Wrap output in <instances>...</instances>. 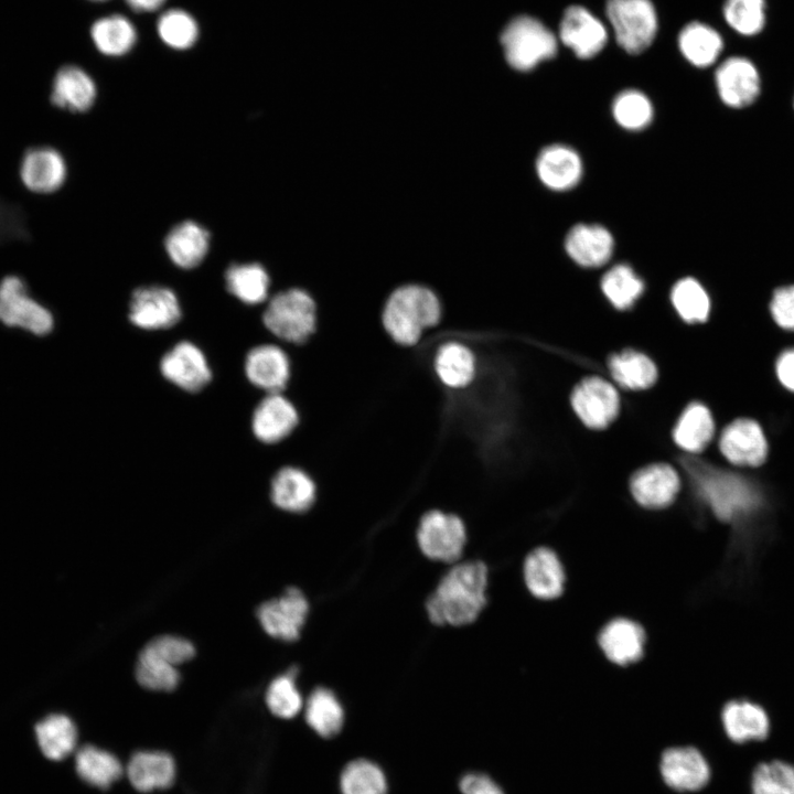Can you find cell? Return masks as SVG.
<instances>
[{"instance_id":"6da1fadb","label":"cell","mask_w":794,"mask_h":794,"mask_svg":"<svg viewBox=\"0 0 794 794\" xmlns=\"http://www.w3.org/2000/svg\"><path fill=\"white\" fill-rule=\"evenodd\" d=\"M684 468L697 498L722 523L751 516L764 504L757 474H742L695 457L687 458Z\"/></svg>"},{"instance_id":"7a4b0ae2","label":"cell","mask_w":794,"mask_h":794,"mask_svg":"<svg viewBox=\"0 0 794 794\" xmlns=\"http://www.w3.org/2000/svg\"><path fill=\"white\" fill-rule=\"evenodd\" d=\"M487 582L489 571L483 561L452 567L426 602L429 620L436 625L472 623L486 605Z\"/></svg>"},{"instance_id":"3957f363","label":"cell","mask_w":794,"mask_h":794,"mask_svg":"<svg viewBox=\"0 0 794 794\" xmlns=\"http://www.w3.org/2000/svg\"><path fill=\"white\" fill-rule=\"evenodd\" d=\"M443 307L430 288L408 283L394 289L383 303L380 322L388 337L399 346L415 347L442 321Z\"/></svg>"},{"instance_id":"277c9868","label":"cell","mask_w":794,"mask_h":794,"mask_svg":"<svg viewBox=\"0 0 794 794\" xmlns=\"http://www.w3.org/2000/svg\"><path fill=\"white\" fill-rule=\"evenodd\" d=\"M262 322L277 339L304 345L316 332L318 305L305 290L288 289L272 297L262 314Z\"/></svg>"},{"instance_id":"5b68a950","label":"cell","mask_w":794,"mask_h":794,"mask_svg":"<svg viewBox=\"0 0 794 794\" xmlns=\"http://www.w3.org/2000/svg\"><path fill=\"white\" fill-rule=\"evenodd\" d=\"M569 406L584 428L597 432L615 423L623 407L619 388L599 374L586 375L573 384Z\"/></svg>"},{"instance_id":"8992f818","label":"cell","mask_w":794,"mask_h":794,"mask_svg":"<svg viewBox=\"0 0 794 794\" xmlns=\"http://www.w3.org/2000/svg\"><path fill=\"white\" fill-rule=\"evenodd\" d=\"M507 63L517 71H530L552 58L558 42L555 34L539 20L521 15L513 19L501 35Z\"/></svg>"},{"instance_id":"52a82bcc","label":"cell","mask_w":794,"mask_h":794,"mask_svg":"<svg viewBox=\"0 0 794 794\" xmlns=\"http://www.w3.org/2000/svg\"><path fill=\"white\" fill-rule=\"evenodd\" d=\"M0 322L36 336H45L54 329V315L30 292L26 282L17 275L0 281Z\"/></svg>"},{"instance_id":"ba28073f","label":"cell","mask_w":794,"mask_h":794,"mask_svg":"<svg viewBox=\"0 0 794 794\" xmlns=\"http://www.w3.org/2000/svg\"><path fill=\"white\" fill-rule=\"evenodd\" d=\"M678 469L665 461H652L635 469L627 480V491L640 508L662 512L675 504L683 490Z\"/></svg>"},{"instance_id":"9c48e42d","label":"cell","mask_w":794,"mask_h":794,"mask_svg":"<svg viewBox=\"0 0 794 794\" xmlns=\"http://www.w3.org/2000/svg\"><path fill=\"white\" fill-rule=\"evenodd\" d=\"M607 17L618 44L630 54H639L653 42L657 15L651 0H608Z\"/></svg>"},{"instance_id":"30bf717a","label":"cell","mask_w":794,"mask_h":794,"mask_svg":"<svg viewBox=\"0 0 794 794\" xmlns=\"http://www.w3.org/2000/svg\"><path fill=\"white\" fill-rule=\"evenodd\" d=\"M717 451L722 461L736 469L755 470L768 460L769 441L760 422L738 417L720 429Z\"/></svg>"},{"instance_id":"8fae6325","label":"cell","mask_w":794,"mask_h":794,"mask_svg":"<svg viewBox=\"0 0 794 794\" xmlns=\"http://www.w3.org/2000/svg\"><path fill=\"white\" fill-rule=\"evenodd\" d=\"M417 541L428 558L453 562L460 558L466 541L465 525L457 514L427 511L418 524Z\"/></svg>"},{"instance_id":"7c38bea8","label":"cell","mask_w":794,"mask_h":794,"mask_svg":"<svg viewBox=\"0 0 794 794\" xmlns=\"http://www.w3.org/2000/svg\"><path fill=\"white\" fill-rule=\"evenodd\" d=\"M596 643L607 662L625 668L639 663L644 657L647 633L637 620L618 615L608 620L599 629Z\"/></svg>"},{"instance_id":"4fadbf2b","label":"cell","mask_w":794,"mask_h":794,"mask_svg":"<svg viewBox=\"0 0 794 794\" xmlns=\"http://www.w3.org/2000/svg\"><path fill=\"white\" fill-rule=\"evenodd\" d=\"M522 580L534 599L555 601L564 594L567 587L566 566L552 547L537 545L523 559Z\"/></svg>"},{"instance_id":"5bb4252c","label":"cell","mask_w":794,"mask_h":794,"mask_svg":"<svg viewBox=\"0 0 794 794\" xmlns=\"http://www.w3.org/2000/svg\"><path fill=\"white\" fill-rule=\"evenodd\" d=\"M431 365L438 382L451 391L471 387L479 373V358L474 348L454 336H441Z\"/></svg>"},{"instance_id":"9a60e30c","label":"cell","mask_w":794,"mask_h":794,"mask_svg":"<svg viewBox=\"0 0 794 794\" xmlns=\"http://www.w3.org/2000/svg\"><path fill=\"white\" fill-rule=\"evenodd\" d=\"M721 101L734 109L751 106L760 96L761 77L754 63L743 56L726 58L715 74Z\"/></svg>"},{"instance_id":"2e32d148","label":"cell","mask_w":794,"mask_h":794,"mask_svg":"<svg viewBox=\"0 0 794 794\" xmlns=\"http://www.w3.org/2000/svg\"><path fill=\"white\" fill-rule=\"evenodd\" d=\"M309 612V603L297 588H288L283 596L264 602L257 609V618L265 632L286 642L299 639Z\"/></svg>"},{"instance_id":"e0dca14e","label":"cell","mask_w":794,"mask_h":794,"mask_svg":"<svg viewBox=\"0 0 794 794\" xmlns=\"http://www.w3.org/2000/svg\"><path fill=\"white\" fill-rule=\"evenodd\" d=\"M717 428L711 408L701 400H690L673 422L672 442L690 457L699 455L712 444Z\"/></svg>"},{"instance_id":"ac0fdd59","label":"cell","mask_w":794,"mask_h":794,"mask_svg":"<svg viewBox=\"0 0 794 794\" xmlns=\"http://www.w3.org/2000/svg\"><path fill=\"white\" fill-rule=\"evenodd\" d=\"M659 772L664 783L677 792L699 791L710 779L707 760L690 745L665 749L659 760Z\"/></svg>"},{"instance_id":"d6986e66","label":"cell","mask_w":794,"mask_h":794,"mask_svg":"<svg viewBox=\"0 0 794 794\" xmlns=\"http://www.w3.org/2000/svg\"><path fill=\"white\" fill-rule=\"evenodd\" d=\"M129 319L141 329H169L181 319V308L172 290L159 286L141 287L132 293Z\"/></svg>"},{"instance_id":"ffe728a7","label":"cell","mask_w":794,"mask_h":794,"mask_svg":"<svg viewBox=\"0 0 794 794\" xmlns=\"http://www.w3.org/2000/svg\"><path fill=\"white\" fill-rule=\"evenodd\" d=\"M608 375L618 388L631 393L652 389L659 380V367L641 348L624 347L607 358Z\"/></svg>"},{"instance_id":"44dd1931","label":"cell","mask_w":794,"mask_h":794,"mask_svg":"<svg viewBox=\"0 0 794 794\" xmlns=\"http://www.w3.org/2000/svg\"><path fill=\"white\" fill-rule=\"evenodd\" d=\"M559 37L579 58L587 60L601 52L607 44L608 32L588 9L571 6L560 21Z\"/></svg>"},{"instance_id":"7402d4cb","label":"cell","mask_w":794,"mask_h":794,"mask_svg":"<svg viewBox=\"0 0 794 794\" xmlns=\"http://www.w3.org/2000/svg\"><path fill=\"white\" fill-rule=\"evenodd\" d=\"M19 174L29 191L49 194L64 184L67 167L60 151L49 146H36L23 153Z\"/></svg>"},{"instance_id":"603a6c76","label":"cell","mask_w":794,"mask_h":794,"mask_svg":"<svg viewBox=\"0 0 794 794\" xmlns=\"http://www.w3.org/2000/svg\"><path fill=\"white\" fill-rule=\"evenodd\" d=\"M299 425L298 408L282 393L267 394L257 405L251 420L256 438L268 444L287 439Z\"/></svg>"},{"instance_id":"cb8c5ba5","label":"cell","mask_w":794,"mask_h":794,"mask_svg":"<svg viewBox=\"0 0 794 794\" xmlns=\"http://www.w3.org/2000/svg\"><path fill=\"white\" fill-rule=\"evenodd\" d=\"M160 369L168 380L190 393L201 390L212 378L203 352L186 341L178 343L165 353Z\"/></svg>"},{"instance_id":"d4e9b609","label":"cell","mask_w":794,"mask_h":794,"mask_svg":"<svg viewBox=\"0 0 794 794\" xmlns=\"http://www.w3.org/2000/svg\"><path fill=\"white\" fill-rule=\"evenodd\" d=\"M245 372L249 382L267 394L282 393L291 379V361L280 346L262 344L247 354Z\"/></svg>"},{"instance_id":"484cf974","label":"cell","mask_w":794,"mask_h":794,"mask_svg":"<svg viewBox=\"0 0 794 794\" xmlns=\"http://www.w3.org/2000/svg\"><path fill=\"white\" fill-rule=\"evenodd\" d=\"M272 503L282 511L305 513L316 502L318 484L300 466L286 465L273 475L270 486Z\"/></svg>"},{"instance_id":"4316f807","label":"cell","mask_w":794,"mask_h":794,"mask_svg":"<svg viewBox=\"0 0 794 794\" xmlns=\"http://www.w3.org/2000/svg\"><path fill=\"white\" fill-rule=\"evenodd\" d=\"M566 251L579 266L597 268L609 261L613 253V237L597 224H578L566 236Z\"/></svg>"},{"instance_id":"83f0119b","label":"cell","mask_w":794,"mask_h":794,"mask_svg":"<svg viewBox=\"0 0 794 794\" xmlns=\"http://www.w3.org/2000/svg\"><path fill=\"white\" fill-rule=\"evenodd\" d=\"M536 170L545 186L554 191H567L579 183L582 162L572 148L551 144L538 154Z\"/></svg>"},{"instance_id":"f1b7e54d","label":"cell","mask_w":794,"mask_h":794,"mask_svg":"<svg viewBox=\"0 0 794 794\" xmlns=\"http://www.w3.org/2000/svg\"><path fill=\"white\" fill-rule=\"evenodd\" d=\"M96 94V85L84 69L65 65L54 76L50 99L61 109L83 112L93 106Z\"/></svg>"},{"instance_id":"f546056e","label":"cell","mask_w":794,"mask_h":794,"mask_svg":"<svg viewBox=\"0 0 794 794\" xmlns=\"http://www.w3.org/2000/svg\"><path fill=\"white\" fill-rule=\"evenodd\" d=\"M721 722L728 738L738 743L763 740L770 730L765 710L748 700H730L725 704Z\"/></svg>"},{"instance_id":"4dcf8cb0","label":"cell","mask_w":794,"mask_h":794,"mask_svg":"<svg viewBox=\"0 0 794 794\" xmlns=\"http://www.w3.org/2000/svg\"><path fill=\"white\" fill-rule=\"evenodd\" d=\"M127 776L139 792L167 788L175 779L173 758L161 751H140L127 764Z\"/></svg>"},{"instance_id":"1f68e13d","label":"cell","mask_w":794,"mask_h":794,"mask_svg":"<svg viewBox=\"0 0 794 794\" xmlns=\"http://www.w3.org/2000/svg\"><path fill=\"white\" fill-rule=\"evenodd\" d=\"M210 244L205 228L192 221L174 226L165 238V249L179 267L190 269L201 264Z\"/></svg>"},{"instance_id":"d6a6232c","label":"cell","mask_w":794,"mask_h":794,"mask_svg":"<svg viewBox=\"0 0 794 794\" xmlns=\"http://www.w3.org/2000/svg\"><path fill=\"white\" fill-rule=\"evenodd\" d=\"M678 47L690 64L705 68L717 62L723 50V40L712 26L695 21L682 29Z\"/></svg>"},{"instance_id":"836d02e7","label":"cell","mask_w":794,"mask_h":794,"mask_svg":"<svg viewBox=\"0 0 794 794\" xmlns=\"http://www.w3.org/2000/svg\"><path fill=\"white\" fill-rule=\"evenodd\" d=\"M669 298L674 311L686 325H704L710 320L711 299L697 279L684 277L677 280Z\"/></svg>"},{"instance_id":"e575fe53","label":"cell","mask_w":794,"mask_h":794,"mask_svg":"<svg viewBox=\"0 0 794 794\" xmlns=\"http://www.w3.org/2000/svg\"><path fill=\"white\" fill-rule=\"evenodd\" d=\"M35 736L43 755L53 761L67 758L76 748L77 729L65 715L54 713L35 726Z\"/></svg>"},{"instance_id":"d590c367","label":"cell","mask_w":794,"mask_h":794,"mask_svg":"<svg viewBox=\"0 0 794 794\" xmlns=\"http://www.w3.org/2000/svg\"><path fill=\"white\" fill-rule=\"evenodd\" d=\"M96 49L107 56L127 54L136 44L137 31L132 22L121 14L96 20L90 28Z\"/></svg>"},{"instance_id":"8d00e7d4","label":"cell","mask_w":794,"mask_h":794,"mask_svg":"<svg viewBox=\"0 0 794 794\" xmlns=\"http://www.w3.org/2000/svg\"><path fill=\"white\" fill-rule=\"evenodd\" d=\"M75 769L87 784L104 790L122 774V765L112 753L88 744L77 750Z\"/></svg>"},{"instance_id":"74e56055","label":"cell","mask_w":794,"mask_h":794,"mask_svg":"<svg viewBox=\"0 0 794 794\" xmlns=\"http://www.w3.org/2000/svg\"><path fill=\"white\" fill-rule=\"evenodd\" d=\"M600 288L615 310L626 311L642 297L645 285L631 266L619 264L603 275Z\"/></svg>"},{"instance_id":"f35d334b","label":"cell","mask_w":794,"mask_h":794,"mask_svg":"<svg viewBox=\"0 0 794 794\" xmlns=\"http://www.w3.org/2000/svg\"><path fill=\"white\" fill-rule=\"evenodd\" d=\"M305 720L318 734L331 738L341 731L344 711L331 690L319 687L308 698Z\"/></svg>"},{"instance_id":"ab89813d","label":"cell","mask_w":794,"mask_h":794,"mask_svg":"<svg viewBox=\"0 0 794 794\" xmlns=\"http://www.w3.org/2000/svg\"><path fill=\"white\" fill-rule=\"evenodd\" d=\"M225 279L227 290L245 303L257 304L267 299L269 277L259 264L232 265Z\"/></svg>"},{"instance_id":"60d3db41","label":"cell","mask_w":794,"mask_h":794,"mask_svg":"<svg viewBox=\"0 0 794 794\" xmlns=\"http://www.w3.org/2000/svg\"><path fill=\"white\" fill-rule=\"evenodd\" d=\"M136 678L147 689L171 691L180 682V673L175 665L144 646L137 661Z\"/></svg>"},{"instance_id":"b9f144b4","label":"cell","mask_w":794,"mask_h":794,"mask_svg":"<svg viewBox=\"0 0 794 794\" xmlns=\"http://www.w3.org/2000/svg\"><path fill=\"white\" fill-rule=\"evenodd\" d=\"M342 794H387V782L375 763L357 759L345 765L340 777Z\"/></svg>"},{"instance_id":"7bdbcfd3","label":"cell","mask_w":794,"mask_h":794,"mask_svg":"<svg viewBox=\"0 0 794 794\" xmlns=\"http://www.w3.org/2000/svg\"><path fill=\"white\" fill-rule=\"evenodd\" d=\"M727 24L743 36L758 35L765 26V0H726L722 9Z\"/></svg>"},{"instance_id":"ee69618b","label":"cell","mask_w":794,"mask_h":794,"mask_svg":"<svg viewBox=\"0 0 794 794\" xmlns=\"http://www.w3.org/2000/svg\"><path fill=\"white\" fill-rule=\"evenodd\" d=\"M157 30L164 44L174 50L193 46L198 37L195 19L182 9H170L158 19Z\"/></svg>"},{"instance_id":"f6af8a7d","label":"cell","mask_w":794,"mask_h":794,"mask_svg":"<svg viewBox=\"0 0 794 794\" xmlns=\"http://www.w3.org/2000/svg\"><path fill=\"white\" fill-rule=\"evenodd\" d=\"M651 100L642 92L626 89L613 100L612 114L615 121L624 129L636 131L648 126L653 119Z\"/></svg>"},{"instance_id":"bcb514c9","label":"cell","mask_w":794,"mask_h":794,"mask_svg":"<svg viewBox=\"0 0 794 794\" xmlns=\"http://www.w3.org/2000/svg\"><path fill=\"white\" fill-rule=\"evenodd\" d=\"M296 668L275 678L267 688L266 704L269 710L282 719L293 718L302 708V698L294 684Z\"/></svg>"},{"instance_id":"7dc6e473","label":"cell","mask_w":794,"mask_h":794,"mask_svg":"<svg viewBox=\"0 0 794 794\" xmlns=\"http://www.w3.org/2000/svg\"><path fill=\"white\" fill-rule=\"evenodd\" d=\"M751 784L752 794H794V765L779 760L761 763Z\"/></svg>"},{"instance_id":"c3c4849f","label":"cell","mask_w":794,"mask_h":794,"mask_svg":"<svg viewBox=\"0 0 794 794\" xmlns=\"http://www.w3.org/2000/svg\"><path fill=\"white\" fill-rule=\"evenodd\" d=\"M768 309L777 328L794 333V283L775 288L771 293Z\"/></svg>"},{"instance_id":"681fc988","label":"cell","mask_w":794,"mask_h":794,"mask_svg":"<svg viewBox=\"0 0 794 794\" xmlns=\"http://www.w3.org/2000/svg\"><path fill=\"white\" fill-rule=\"evenodd\" d=\"M146 646L175 666L195 655V648L190 641L174 635L154 637Z\"/></svg>"},{"instance_id":"f907efd6","label":"cell","mask_w":794,"mask_h":794,"mask_svg":"<svg viewBox=\"0 0 794 794\" xmlns=\"http://www.w3.org/2000/svg\"><path fill=\"white\" fill-rule=\"evenodd\" d=\"M28 238L29 228L24 212L17 204L0 200V244Z\"/></svg>"},{"instance_id":"816d5d0a","label":"cell","mask_w":794,"mask_h":794,"mask_svg":"<svg viewBox=\"0 0 794 794\" xmlns=\"http://www.w3.org/2000/svg\"><path fill=\"white\" fill-rule=\"evenodd\" d=\"M462 794H504L501 787L487 775L469 773L460 781Z\"/></svg>"},{"instance_id":"f5cc1de1","label":"cell","mask_w":794,"mask_h":794,"mask_svg":"<svg viewBox=\"0 0 794 794\" xmlns=\"http://www.w3.org/2000/svg\"><path fill=\"white\" fill-rule=\"evenodd\" d=\"M774 372L779 384L794 394V346L783 350L777 355Z\"/></svg>"},{"instance_id":"db71d44e","label":"cell","mask_w":794,"mask_h":794,"mask_svg":"<svg viewBox=\"0 0 794 794\" xmlns=\"http://www.w3.org/2000/svg\"><path fill=\"white\" fill-rule=\"evenodd\" d=\"M126 4L137 12H152L163 6L165 0H124Z\"/></svg>"},{"instance_id":"11a10c76","label":"cell","mask_w":794,"mask_h":794,"mask_svg":"<svg viewBox=\"0 0 794 794\" xmlns=\"http://www.w3.org/2000/svg\"><path fill=\"white\" fill-rule=\"evenodd\" d=\"M92 1H107V0H92Z\"/></svg>"},{"instance_id":"9f6ffc18","label":"cell","mask_w":794,"mask_h":794,"mask_svg":"<svg viewBox=\"0 0 794 794\" xmlns=\"http://www.w3.org/2000/svg\"><path fill=\"white\" fill-rule=\"evenodd\" d=\"M793 106H794V101H793Z\"/></svg>"}]
</instances>
